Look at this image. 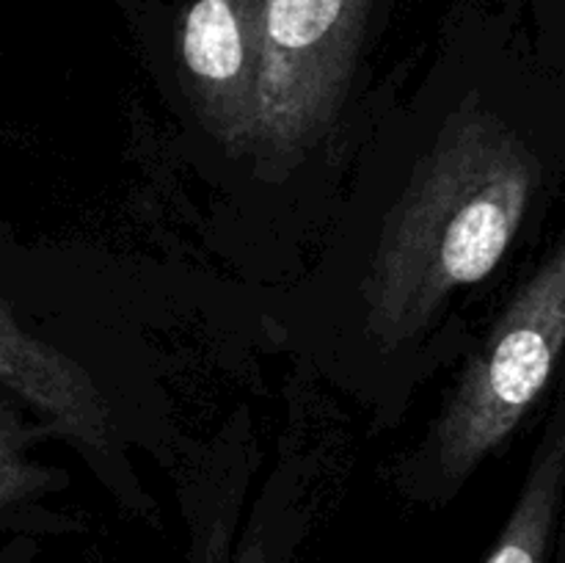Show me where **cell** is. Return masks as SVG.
Masks as SVG:
<instances>
[{"label": "cell", "instance_id": "277c9868", "mask_svg": "<svg viewBox=\"0 0 565 563\" xmlns=\"http://www.w3.org/2000/svg\"><path fill=\"white\" fill-rule=\"evenodd\" d=\"M265 0H193L182 17L180 59L193 108L226 149L254 147L259 31Z\"/></svg>", "mask_w": 565, "mask_h": 563}, {"label": "cell", "instance_id": "6da1fadb", "mask_svg": "<svg viewBox=\"0 0 565 563\" xmlns=\"http://www.w3.org/2000/svg\"><path fill=\"white\" fill-rule=\"evenodd\" d=\"M541 163L502 116L469 97L419 155L375 241L367 329L401 348L436 326L461 290L489 279L516 241Z\"/></svg>", "mask_w": 565, "mask_h": 563}, {"label": "cell", "instance_id": "3957f363", "mask_svg": "<svg viewBox=\"0 0 565 563\" xmlns=\"http://www.w3.org/2000/svg\"><path fill=\"white\" fill-rule=\"evenodd\" d=\"M373 0H265L254 147L290 155L318 141L353 81Z\"/></svg>", "mask_w": 565, "mask_h": 563}, {"label": "cell", "instance_id": "8992f818", "mask_svg": "<svg viewBox=\"0 0 565 563\" xmlns=\"http://www.w3.org/2000/svg\"><path fill=\"white\" fill-rule=\"evenodd\" d=\"M303 535V519L287 500H263L237 535L235 517L210 511L193 519L188 563H287Z\"/></svg>", "mask_w": 565, "mask_h": 563}, {"label": "cell", "instance_id": "7a4b0ae2", "mask_svg": "<svg viewBox=\"0 0 565 563\" xmlns=\"http://www.w3.org/2000/svg\"><path fill=\"white\" fill-rule=\"evenodd\" d=\"M563 351L565 235L463 364L419 445L397 461V489L419 506L450 502L533 412Z\"/></svg>", "mask_w": 565, "mask_h": 563}, {"label": "cell", "instance_id": "5b68a950", "mask_svg": "<svg viewBox=\"0 0 565 563\" xmlns=\"http://www.w3.org/2000/svg\"><path fill=\"white\" fill-rule=\"evenodd\" d=\"M0 386L20 397L50 436L70 442L103 478L116 475V428L88 370L39 340L0 301Z\"/></svg>", "mask_w": 565, "mask_h": 563}, {"label": "cell", "instance_id": "ba28073f", "mask_svg": "<svg viewBox=\"0 0 565 563\" xmlns=\"http://www.w3.org/2000/svg\"><path fill=\"white\" fill-rule=\"evenodd\" d=\"M31 408L0 386V511L36 506L44 497L66 489L64 469L33 458L39 436L50 434Z\"/></svg>", "mask_w": 565, "mask_h": 563}, {"label": "cell", "instance_id": "52a82bcc", "mask_svg": "<svg viewBox=\"0 0 565 563\" xmlns=\"http://www.w3.org/2000/svg\"><path fill=\"white\" fill-rule=\"evenodd\" d=\"M565 491V431L535 453L522 495L483 563H546Z\"/></svg>", "mask_w": 565, "mask_h": 563}]
</instances>
